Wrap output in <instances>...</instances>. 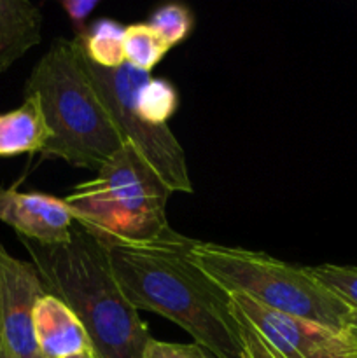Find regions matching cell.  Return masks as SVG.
<instances>
[{
  "mask_svg": "<svg viewBox=\"0 0 357 358\" xmlns=\"http://www.w3.org/2000/svg\"><path fill=\"white\" fill-rule=\"evenodd\" d=\"M46 292L35 264L0 243V341L14 358H44L35 341L34 311Z\"/></svg>",
  "mask_w": 357,
  "mask_h": 358,
  "instance_id": "ba28073f",
  "label": "cell"
},
{
  "mask_svg": "<svg viewBox=\"0 0 357 358\" xmlns=\"http://www.w3.org/2000/svg\"><path fill=\"white\" fill-rule=\"evenodd\" d=\"M231 306L275 358H357L345 336L315 322L276 313L245 296H231Z\"/></svg>",
  "mask_w": 357,
  "mask_h": 358,
  "instance_id": "52a82bcc",
  "label": "cell"
},
{
  "mask_svg": "<svg viewBox=\"0 0 357 358\" xmlns=\"http://www.w3.org/2000/svg\"><path fill=\"white\" fill-rule=\"evenodd\" d=\"M41 41V7L28 0H0V73Z\"/></svg>",
  "mask_w": 357,
  "mask_h": 358,
  "instance_id": "8fae6325",
  "label": "cell"
},
{
  "mask_svg": "<svg viewBox=\"0 0 357 358\" xmlns=\"http://www.w3.org/2000/svg\"><path fill=\"white\" fill-rule=\"evenodd\" d=\"M210 358H214V357H212V355H210Z\"/></svg>",
  "mask_w": 357,
  "mask_h": 358,
  "instance_id": "603a6c76",
  "label": "cell"
},
{
  "mask_svg": "<svg viewBox=\"0 0 357 358\" xmlns=\"http://www.w3.org/2000/svg\"><path fill=\"white\" fill-rule=\"evenodd\" d=\"M0 220L23 240L42 247L69 243L76 227L65 199L16 187H0Z\"/></svg>",
  "mask_w": 357,
  "mask_h": 358,
  "instance_id": "9c48e42d",
  "label": "cell"
},
{
  "mask_svg": "<svg viewBox=\"0 0 357 358\" xmlns=\"http://www.w3.org/2000/svg\"><path fill=\"white\" fill-rule=\"evenodd\" d=\"M343 336H345L346 341L350 343V346H352L354 353H356L357 357V311H352V313H350L345 325V331H343Z\"/></svg>",
  "mask_w": 357,
  "mask_h": 358,
  "instance_id": "ffe728a7",
  "label": "cell"
},
{
  "mask_svg": "<svg viewBox=\"0 0 357 358\" xmlns=\"http://www.w3.org/2000/svg\"><path fill=\"white\" fill-rule=\"evenodd\" d=\"M168 51L170 48L167 42L147 23H132L126 27L125 58L133 69L150 73Z\"/></svg>",
  "mask_w": 357,
  "mask_h": 358,
  "instance_id": "5bb4252c",
  "label": "cell"
},
{
  "mask_svg": "<svg viewBox=\"0 0 357 358\" xmlns=\"http://www.w3.org/2000/svg\"><path fill=\"white\" fill-rule=\"evenodd\" d=\"M178 93L167 79L150 76L136 93V112L146 122L168 126V119L177 112Z\"/></svg>",
  "mask_w": 357,
  "mask_h": 358,
  "instance_id": "9a60e30c",
  "label": "cell"
},
{
  "mask_svg": "<svg viewBox=\"0 0 357 358\" xmlns=\"http://www.w3.org/2000/svg\"><path fill=\"white\" fill-rule=\"evenodd\" d=\"M35 341L44 358H72L93 352L90 336L72 308L46 292L34 311Z\"/></svg>",
  "mask_w": 357,
  "mask_h": 358,
  "instance_id": "30bf717a",
  "label": "cell"
},
{
  "mask_svg": "<svg viewBox=\"0 0 357 358\" xmlns=\"http://www.w3.org/2000/svg\"><path fill=\"white\" fill-rule=\"evenodd\" d=\"M24 96L41 101L51 129V140L41 152L44 157L97 173L122 147L77 38L51 42L24 83Z\"/></svg>",
  "mask_w": 357,
  "mask_h": 358,
  "instance_id": "3957f363",
  "label": "cell"
},
{
  "mask_svg": "<svg viewBox=\"0 0 357 358\" xmlns=\"http://www.w3.org/2000/svg\"><path fill=\"white\" fill-rule=\"evenodd\" d=\"M49 140L51 129L35 96H24L20 107L0 114V157L42 152Z\"/></svg>",
  "mask_w": 357,
  "mask_h": 358,
  "instance_id": "7c38bea8",
  "label": "cell"
},
{
  "mask_svg": "<svg viewBox=\"0 0 357 358\" xmlns=\"http://www.w3.org/2000/svg\"><path fill=\"white\" fill-rule=\"evenodd\" d=\"M146 23L167 42L168 48H174L191 35L195 16L184 3L170 2L154 9Z\"/></svg>",
  "mask_w": 357,
  "mask_h": 358,
  "instance_id": "2e32d148",
  "label": "cell"
},
{
  "mask_svg": "<svg viewBox=\"0 0 357 358\" xmlns=\"http://www.w3.org/2000/svg\"><path fill=\"white\" fill-rule=\"evenodd\" d=\"M0 358H14L9 352H7V348L2 345V341H0Z\"/></svg>",
  "mask_w": 357,
  "mask_h": 358,
  "instance_id": "44dd1931",
  "label": "cell"
},
{
  "mask_svg": "<svg viewBox=\"0 0 357 358\" xmlns=\"http://www.w3.org/2000/svg\"><path fill=\"white\" fill-rule=\"evenodd\" d=\"M172 191L130 143L66 198L76 224L102 245L139 243L168 229Z\"/></svg>",
  "mask_w": 357,
  "mask_h": 358,
  "instance_id": "277c9868",
  "label": "cell"
},
{
  "mask_svg": "<svg viewBox=\"0 0 357 358\" xmlns=\"http://www.w3.org/2000/svg\"><path fill=\"white\" fill-rule=\"evenodd\" d=\"M125 24L108 17L93 21L79 41L84 55L100 69L115 70L126 63L125 58Z\"/></svg>",
  "mask_w": 357,
  "mask_h": 358,
  "instance_id": "4fadbf2b",
  "label": "cell"
},
{
  "mask_svg": "<svg viewBox=\"0 0 357 358\" xmlns=\"http://www.w3.org/2000/svg\"><path fill=\"white\" fill-rule=\"evenodd\" d=\"M144 358H210V353L196 343L184 345V343L158 341L153 338L147 345Z\"/></svg>",
  "mask_w": 357,
  "mask_h": 358,
  "instance_id": "ac0fdd59",
  "label": "cell"
},
{
  "mask_svg": "<svg viewBox=\"0 0 357 358\" xmlns=\"http://www.w3.org/2000/svg\"><path fill=\"white\" fill-rule=\"evenodd\" d=\"M72 358H98V355L94 352H88V353H83V355H77Z\"/></svg>",
  "mask_w": 357,
  "mask_h": 358,
  "instance_id": "7402d4cb",
  "label": "cell"
},
{
  "mask_svg": "<svg viewBox=\"0 0 357 358\" xmlns=\"http://www.w3.org/2000/svg\"><path fill=\"white\" fill-rule=\"evenodd\" d=\"M84 62L122 143L135 147L172 192L191 194L195 187L189 177L186 152L177 136L168 126L146 122L136 112V93L150 73L140 72L128 63L115 70L100 69L86 55Z\"/></svg>",
  "mask_w": 357,
  "mask_h": 358,
  "instance_id": "8992f818",
  "label": "cell"
},
{
  "mask_svg": "<svg viewBox=\"0 0 357 358\" xmlns=\"http://www.w3.org/2000/svg\"><path fill=\"white\" fill-rule=\"evenodd\" d=\"M23 241L46 290L72 308L98 358H144L153 336L122 296L100 241L77 224L69 243L42 247Z\"/></svg>",
  "mask_w": 357,
  "mask_h": 358,
  "instance_id": "7a4b0ae2",
  "label": "cell"
},
{
  "mask_svg": "<svg viewBox=\"0 0 357 358\" xmlns=\"http://www.w3.org/2000/svg\"><path fill=\"white\" fill-rule=\"evenodd\" d=\"M63 10L69 16L70 23H72L74 31H76V37L84 35V31L88 30L86 21L91 16L94 9L100 6V0H62Z\"/></svg>",
  "mask_w": 357,
  "mask_h": 358,
  "instance_id": "d6986e66",
  "label": "cell"
},
{
  "mask_svg": "<svg viewBox=\"0 0 357 358\" xmlns=\"http://www.w3.org/2000/svg\"><path fill=\"white\" fill-rule=\"evenodd\" d=\"M310 275L342 301L350 311H357V268L354 266L321 264L307 266Z\"/></svg>",
  "mask_w": 357,
  "mask_h": 358,
  "instance_id": "e0dca14e",
  "label": "cell"
},
{
  "mask_svg": "<svg viewBox=\"0 0 357 358\" xmlns=\"http://www.w3.org/2000/svg\"><path fill=\"white\" fill-rule=\"evenodd\" d=\"M191 257L227 296H245L276 313L343 334L352 311L310 275L262 252L196 240Z\"/></svg>",
  "mask_w": 357,
  "mask_h": 358,
  "instance_id": "5b68a950",
  "label": "cell"
},
{
  "mask_svg": "<svg viewBox=\"0 0 357 358\" xmlns=\"http://www.w3.org/2000/svg\"><path fill=\"white\" fill-rule=\"evenodd\" d=\"M195 243L168 227L153 240L104 247L115 283L136 311L174 322L214 358H240L231 296L192 261Z\"/></svg>",
  "mask_w": 357,
  "mask_h": 358,
  "instance_id": "6da1fadb",
  "label": "cell"
}]
</instances>
